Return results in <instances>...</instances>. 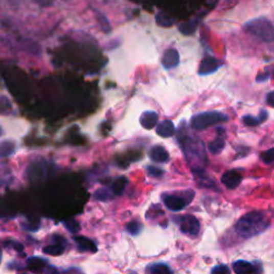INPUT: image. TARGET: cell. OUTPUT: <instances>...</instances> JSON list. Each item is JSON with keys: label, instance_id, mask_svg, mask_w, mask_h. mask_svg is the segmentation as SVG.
<instances>
[{"label": "cell", "instance_id": "6da1fadb", "mask_svg": "<svg viewBox=\"0 0 274 274\" xmlns=\"http://www.w3.org/2000/svg\"><path fill=\"white\" fill-rule=\"evenodd\" d=\"M270 225V221L267 216L258 211H254L245 214L240 219L236 226V233L244 239L255 237L262 232H265Z\"/></svg>", "mask_w": 274, "mask_h": 274}, {"label": "cell", "instance_id": "7a4b0ae2", "mask_svg": "<svg viewBox=\"0 0 274 274\" xmlns=\"http://www.w3.org/2000/svg\"><path fill=\"white\" fill-rule=\"evenodd\" d=\"M179 143L184 149V152L188 158L189 163L193 166L192 170H198V169H203L202 165L206 162V152H204V147L202 143L199 140L196 139H191L188 137L185 132H184V122H182L181 128H179Z\"/></svg>", "mask_w": 274, "mask_h": 274}, {"label": "cell", "instance_id": "3957f363", "mask_svg": "<svg viewBox=\"0 0 274 274\" xmlns=\"http://www.w3.org/2000/svg\"><path fill=\"white\" fill-rule=\"evenodd\" d=\"M244 30L259 40L270 43L274 41V26L266 17H258L248 20Z\"/></svg>", "mask_w": 274, "mask_h": 274}, {"label": "cell", "instance_id": "277c9868", "mask_svg": "<svg viewBox=\"0 0 274 274\" xmlns=\"http://www.w3.org/2000/svg\"><path fill=\"white\" fill-rule=\"evenodd\" d=\"M228 120L227 115L221 111H203L194 115L191 118V127L196 131H202L214 124L223 123Z\"/></svg>", "mask_w": 274, "mask_h": 274}, {"label": "cell", "instance_id": "5b68a950", "mask_svg": "<svg viewBox=\"0 0 274 274\" xmlns=\"http://www.w3.org/2000/svg\"><path fill=\"white\" fill-rule=\"evenodd\" d=\"M179 227L180 231L190 236V237H196L200 231V223L194 215L187 214L179 218Z\"/></svg>", "mask_w": 274, "mask_h": 274}, {"label": "cell", "instance_id": "8992f818", "mask_svg": "<svg viewBox=\"0 0 274 274\" xmlns=\"http://www.w3.org/2000/svg\"><path fill=\"white\" fill-rule=\"evenodd\" d=\"M192 198H186L179 195H163V201L166 207L171 211H181L186 208V206L190 203Z\"/></svg>", "mask_w": 274, "mask_h": 274}, {"label": "cell", "instance_id": "52a82bcc", "mask_svg": "<svg viewBox=\"0 0 274 274\" xmlns=\"http://www.w3.org/2000/svg\"><path fill=\"white\" fill-rule=\"evenodd\" d=\"M222 63L218 60L213 58V57H206V58L200 62L199 67H198V74L200 76L204 75H210L214 72H216L221 67Z\"/></svg>", "mask_w": 274, "mask_h": 274}, {"label": "cell", "instance_id": "ba28073f", "mask_svg": "<svg viewBox=\"0 0 274 274\" xmlns=\"http://www.w3.org/2000/svg\"><path fill=\"white\" fill-rule=\"evenodd\" d=\"M242 181V176L236 170H230L222 176V184L227 188L234 190L238 188Z\"/></svg>", "mask_w": 274, "mask_h": 274}, {"label": "cell", "instance_id": "9c48e42d", "mask_svg": "<svg viewBox=\"0 0 274 274\" xmlns=\"http://www.w3.org/2000/svg\"><path fill=\"white\" fill-rule=\"evenodd\" d=\"M179 62H180V56L176 49H169L164 53L162 58V64L166 70L177 67Z\"/></svg>", "mask_w": 274, "mask_h": 274}, {"label": "cell", "instance_id": "30bf717a", "mask_svg": "<svg viewBox=\"0 0 274 274\" xmlns=\"http://www.w3.org/2000/svg\"><path fill=\"white\" fill-rule=\"evenodd\" d=\"M140 122L144 129L151 130L154 127L156 128V125L158 124V115L152 110L144 111L140 118Z\"/></svg>", "mask_w": 274, "mask_h": 274}, {"label": "cell", "instance_id": "8fae6325", "mask_svg": "<svg viewBox=\"0 0 274 274\" xmlns=\"http://www.w3.org/2000/svg\"><path fill=\"white\" fill-rule=\"evenodd\" d=\"M155 131L158 136L164 137V139H168V137H171L175 134L176 128L173 121L163 120L161 122H158L155 128Z\"/></svg>", "mask_w": 274, "mask_h": 274}, {"label": "cell", "instance_id": "7c38bea8", "mask_svg": "<svg viewBox=\"0 0 274 274\" xmlns=\"http://www.w3.org/2000/svg\"><path fill=\"white\" fill-rule=\"evenodd\" d=\"M74 242L76 243L77 247L82 252H90V253H96L97 252V245L96 243L90 240L89 238H86L84 236H77L74 237Z\"/></svg>", "mask_w": 274, "mask_h": 274}, {"label": "cell", "instance_id": "4fadbf2b", "mask_svg": "<svg viewBox=\"0 0 274 274\" xmlns=\"http://www.w3.org/2000/svg\"><path fill=\"white\" fill-rule=\"evenodd\" d=\"M149 156L155 163H166L169 161V153L162 146H154L151 148Z\"/></svg>", "mask_w": 274, "mask_h": 274}, {"label": "cell", "instance_id": "5bb4252c", "mask_svg": "<svg viewBox=\"0 0 274 274\" xmlns=\"http://www.w3.org/2000/svg\"><path fill=\"white\" fill-rule=\"evenodd\" d=\"M27 264V268L33 272V273H41L43 272V270L45 269V267H47L48 265V261L41 258V257H29L26 261Z\"/></svg>", "mask_w": 274, "mask_h": 274}, {"label": "cell", "instance_id": "9a60e30c", "mask_svg": "<svg viewBox=\"0 0 274 274\" xmlns=\"http://www.w3.org/2000/svg\"><path fill=\"white\" fill-rule=\"evenodd\" d=\"M234 270L237 274H253L256 273V267L245 260H237L234 262Z\"/></svg>", "mask_w": 274, "mask_h": 274}, {"label": "cell", "instance_id": "2e32d148", "mask_svg": "<svg viewBox=\"0 0 274 274\" xmlns=\"http://www.w3.org/2000/svg\"><path fill=\"white\" fill-rule=\"evenodd\" d=\"M128 178L127 177H119L117 178L115 181L112 182L111 185V191L113 193V195L119 196L123 193V191L125 190V187L128 185Z\"/></svg>", "mask_w": 274, "mask_h": 274}, {"label": "cell", "instance_id": "e0dca14e", "mask_svg": "<svg viewBox=\"0 0 274 274\" xmlns=\"http://www.w3.org/2000/svg\"><path fill=\"white\" fill-rule=\"evenodd\" d=\"M63 243H53L52 245H48L43 248V253L52 256H59L64 252Z\"/></svg>", "mask_w": 274, "mask_h": 274}, {"label": "cell", "instance_id": "ac0fdd59", "mask_svg": "<svg viewBox=\"0 0 274 274\" xmlns=\"http://www.w3.org/2000/svg\"><path fill=\"white\" fill-rule=\"evenodd\" d=\"M225 148V141L223 137L219 136L216 137L214 141H212L209 145H208V149L211 153L213 154H219L223 151V149Z\"/></svg>", "mask_w": 274, "mask_h": 274}, {"label": "cell", "instance_id": "d6986e66", "mask_svg": "<svg viewBox=\"0 0 274 274\" xmlns=\"http://www.w3.org/2000/svg\"><path fill=\"white\" fill-rule=\"evenodd\" d=\"M113 196V193L111 190H108V189H105V188H102V189H99L95 192L94 194V197L96 200H100V201H106V200H109L111 199Z\"/></svg>", "mask_w": 274, "mask_h": 274}, {"label": "cell", "instance_id": "ffe728a7", "mask_svg": "<svg viewBox=\"0 0 274 274\" xmlns=\"http://www.w3.org/2000/svg\"><path fill=\"white\" fill-rule=\"evenodd\" d=\"M0 150H2V157L12 155L15 151V144L12 141H4L0 146Z\"/></svg>", "mask_w": 274, "mask_h": 274}, {"label": "cell", "instance_id": "44dd1931", "mask_svg": "<svg viewBox=\"0 0 274 274\" xmlns=\"http://www.w3.org/2000/svg\"><path fill=\"white\" fill-rule=\"evenodd\" d=\"M155 20H156V24L161 27H170L171 25L174 24V20L171 19L170 17H168L165 13H162V12H158L155 15Z\"/></svg>", "mask_w": 274, "mask_h": 274}, {"label": "cell", "instance_id": "7402d4cb", "mask_svg": "<svg viewBox=\"0 0 274 274\" xmlns=\"http://www.w3.org/2000/svg\"><path fill=\"white\" fill-rule=\"evenodd\" d=\"M151 274H173V271L165 264H154L149 269Z\"/></svg>", "mask_w": 274, "mask_h": 274}, {"label": "cell", "instance_id": "603a6c76", "mask_svg": "<svg viewBox=\"0 0 274 274\" xmlns=\"http://www.w3.org/2000/svg\"><path fill=\"white\" fill-rule=\"evenodd\" d=\"M95 12H96L97 19L99 20V24H100L102 30L104 31V32H109V30H110V24H109L108 19L105 17V15H103V13H101L100 11L95 10Z\"/></svg>", "mask_w": 274, "mask_h": 274}, {"label": "cell", "instance_id": "cb8c5ba5", "mask_svg": "<svg viewBox=\"0 0 274 274\" xmlns=\"http://www.w3.org/2000/svg\"><path fill=\"white\" fill-rule=\"evenodd\" d=\"M198 22H196V20H192L189 22H184V24H181L179 26L180 31L184 34H192L196 29Z\"/></svg>", "mask_w": 274, "mask_h": 274}, {"label": "cell", "instance_id": "d4e9b609", "mask_svg": "<svg viewBox=\"0 0 274 274\" xmlns=\"http://www.w3.org/2000/svg\"><path fill=\"white\" fill-rule=\"evenodd\" d=\"M142 224L139 223V222H131L128 224L127 226V231L130 235L132 236H136V235H139L141 232H142Z\"/></svg>", "mask_w": 274, "mask_h": 274}, {"label": "cell", "instance_id": "484cf974", "mask_svg": "<svg viewBox=\"0 0 274 274\" xmlns=\"http://www.w3.org/2000/svg\"><path fill=\"white\" fill-rule=\"evenodd\" d=\"M260 157L266 164L274 163V148H271V149H269V150H267L265 152H262L260 154Z\"/></svg>", "mask_w": 274, "mask_h": 274}, {"label": "cell", "instance_id": "4316f807", "mask_svg": "<svg viewBox=\"0 0 274 274\" xmlns=\"http://www.w3.org/2000/svg\"><path fill=\"white\" fill-rule=\"evenodd\" d=\"M147 173H148V175L151 176V177L159 178V177H162V176H163L164 171H163L161 168H158V167L148 166V167H147Z\"/></svg>", "mask_w": 274, "mask_h": 274}, {"label": "cell", "instance_id": "83f0119b", "mask_svg": "<svg viewBox=\"0 0 274 274\" xmlns=\"http://www.w3.org/2000/svg\"><path fill=\"white\" fill-rule=\"evenodd\" d=\"M63 224L71 233H77L79 232V230H81V226H79V224L75 220L65 221Z\"/></svg>", "mask_w": 274, "mask_h": 274}, {"label": "cell", "instance_id": "f1b7e54d", "mask_svg": "<svg viewBox=\"0 0 274 274\" xmlns=\"http://www.w3.org/2000/svg\"><path fill=\"white\" fill-rule=\"evenodd\" d=\"M242 121L245 125H247V127H256V125H258L260 122L258 120V118H255L253 116L250 115H246L242 118Z\"/></svg>", "mask_w": 274, "mask_h": 274}, {"label": "cell", "instance_id": "f546056e", "mask_svg": "<svg viewBox=\"0 0 274 274\" xmlns=\"http://www.w3.org/2000/svg\"><path fill=\"white\" fill-rule=\"evenodd\" d=\"M211 274H231V270L225 265H219L212 269Z\"/></svg>", "mask_w": 274, "mask_h": 274}, {"label": "cell", "instance_id": "4dcf8cb0", "mask_svg": "<svg viewBox=\"0 0 274 274\" xmlns=\"http://www.w3.org/2000/svg\"><path fill=\"white\" fill-rule=\"evenodd\" d=\"M2 106H3V112H6V108H11V103L8 101L6 97H2Z\"/></svg>", "mask_w": 274, "mask_h": 274}, {"label": "cell", "instance_id": "1f68e13d", "mask_svg": "<svg viewBox=\"0 0 274 274\" xmlns=\"http://www.w3.org/2000/svg\"><path fill=\"white\" fill-rule=\"evenodd\" d=\"M267 119H268V111L267 110H261L259 112V117H258L259 122H265Z\"/></svg>", "mask_w": 274, "mask_h": 274}, {"label": "cell", "instance_id": "d6a6232c", "mask_svg": "<svg viewBox=\"0 0 274 274\" xmlns=\"http://www.w3.org/2000/svg\"><path fill=\"white\" fill-rule=\"evenodd\" d=\"M267 103H268V104L270 106L274 107V91H272V93L268 94V96H267Z\"/></svg>", "mask_w": 274, "mask_h": 274}, {"label": "cell", "instance_id": "836d02e7", "mask_svg": "<svg viewBox=\"0 0 274 274\" xmlns=\"http://www.w3.org/2000/svg\"><path fill=\"white\" fill-rule=\"evenodd\" d=\"M8 244H9L10 246H13L14 249L18 250V252H21L22 248H24V246H22V245H21L20 243H18V242H8Z\"/></svg>", "mask_w": 274, "mask_h": 274}, {"label": "cell", "instance_id": "e575fe53", "mask_svg": "<svg viewBox=\"0 0 274 274\" xmlns=\"http://www.w3.org/2000/svg\"><path fill=\"white\" fill-rule=\"evenodd\" d=\"M49 274H58V273H57L55 270H53V272H50Z\"/></svg>", "mask_w": 274, "mask_h": 274}]
</instances>
